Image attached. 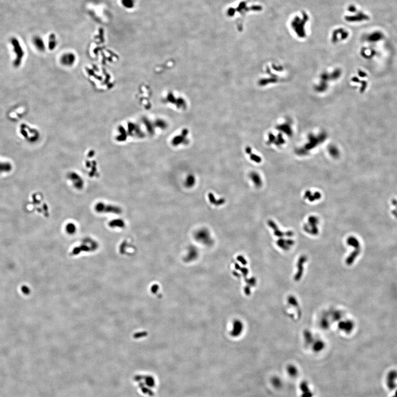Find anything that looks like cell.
I'll use <instances>...</instances> for the list:
<instances>
[{
  "instance_id": "obj_1",
  "label": "cell",
  "mask_w": 397,
  "mask_h": 397,
  "mask_svg": "<svg viewBox=\"0 0 397 397\" xmlns=\"http://www.w3.org/2000/svg\"><path fill=\"white\" fill-rule=\"evenodd\" d=\"M11 45L12 46V53L14 54L15 58L13 60V66L16 67H19L23 62L24 51L23 48L20 41L18 39L12 38Z\"/></svg>"
},
{
  "instance_id": "obj_2",
  "label": "cell",
  "mask_w": 397,
  "mask_h": 397,
  "mask_svg": "<svg viewBox=\"0 0 397 397\" xmlns=\"http://www.w3.org/2000/svg\"><path fill=\"white\" fill-rule=\"evenodd\" d=\"M300 388L302 392V397H312L313 394L308 387L307 383L306 382H302L300 385Z\"/></svg>"
},
{
  "instance_id": "obj_3",
  "label": "cell",
  "mask_w": 397,
  "mask_h": 397,
  "mask_svg": "<svg viewBox=\"0 0 397 397\" xmlns=\"http://www.w3.org/2000/svg\"><path fill=\"white\" fill-rule=\"evenodd\" d=\"M208 196H209V201H210L211 204H214V205H216V206L223 205V204H225V201H226L225 199H224L223 198H220V199H218V200H216L214 195V194L211 193H209Z\"/></svg>"
},
{
  "instance_id": "obj_4",
  "label": "cell",
  "mask_w": 397,
  "mask_h": 397,
  "mask_svg": "<svg viewBox=\"0 0 397 397\" xmlns=\"http://www.w3.org/2000/svg\"><path fill=\"white\" fill-rule=\"evenodd\" d=\"M195 237L196 238V239H198V241H200L202 238H204V241H207L208 239L210 238V235L207 230H200L196 233Z\"/></svg>"
},
{
  "instance_id": "obj_5",
  "label": "cell",
  "mask_w": 397,
  "mask_h": 397,
  "mask_svg": "<svg viewBox=\"0 0 397 397\" xmlns=\"http://www.w3.org/2000/svg\"><path fill=\"white\" fill-rule=\"evenodd\" d=\"M12 169V166L10 163L0 161V173H8Z\"/></svg>"
},
{
  "instance_id": "obj_6",
  "label": "cell",
  "mask_w": 397,
  "mask_h": 397,
  "mask_svg": "<svg viewBox=\"0 0 397 397\" xmlns=\"http://www.w3.org/2000/svg\"><path fill=\"white\" fill-rule=\"evenodd\" d=\"M250 177L251 179H252L254 183L258 187H260L261 184V178L259 175L257 174V173H252L250 174Z\"/></svg>"
},
{
  "instance_id": "obj_7",
  "label": "cell",
  "mask_w": 397,
  "mask_h": 397,
  "mask_svg": "<svg viewBox=\"0 0 397 397\" xmlns=\"http://www.w3.org/2000/svg\"><path fill=\"white\" fill-rule=\"evenodd\" d=\"M251 152H252L251 149L249 148V147H247V148H246V152H247V153L249 154L250 157V159H251V160L253 161H254V162H257V163H259V162H261V157H259V156H257V155H254V154H253Z\"/></svg>"
},
{
  "instance_id": "obj_8",
  "label": "cell",
  "mask_w": 397,
  "mask_h": 397,
  "mask_svg": "<svg viewBox=\"0 0 397 397\" xmlns=\"http://www.w3.org/2000/svg\"><path fill=\"white\" fill-rule=\"evenodd\" d=\"M195 183V179L193 175H190L187 177L185 185L188 188H191L194 186Z\"/></svg>"
},
{
  "instance_id": "obj_9",
  "label": "cell",
  "mask_w": 397,
  "mask_h": 397,
  "mask_svg": "<svg viewBox=\"0 0 397 397\" xmlns=\"http://www.w3.org/2000/svg\"><path fill=\"white\" fill-rule=\"evenodd\" d=\"M122 4L126 8H131L133 6L134 1L132 0H121Z\"/></svg>"
},
{
  "instance_id": "obj_10",
  "label": "cell",
  "mask_w": 397,
  "mask_h": 397,
  "mask_svg": "<svg viewBox=\"0 0 397 397\" xmlns=\"http://www.w3.org/2000/svg\"><path fill=\"white\" fill-rule=\"evenodd\" d=\"M288 372L291 376H295L297 373V370L293 366H290L288 367Z\"/></svg>"
}]
</instances>
